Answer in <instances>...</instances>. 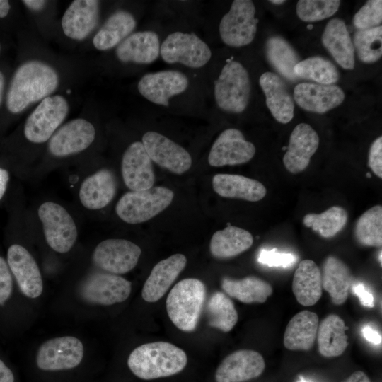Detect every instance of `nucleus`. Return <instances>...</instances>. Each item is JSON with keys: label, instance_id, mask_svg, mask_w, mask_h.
Listing matches in <instances>:
<instances>
[{"label": "nucleus", "instance_id": "f257e3e1", "mask_svg": "<svg viewBox=\"0 0 382 382\" xmlns=\"http://www.w3.org/2000/svg\"><path fill=\"white\" fill-rule=\"evenodd\" d=\"M59 78L50 65L38 60H29L15 71L6 95L8 110L18 114L31 104L42 100L57 88Z\"/></svg>", "mask_w": 382, "mask_h": 382}, {"label": "nucleus", "instance_id": "f03ea898", "mask_svg": "<svg viewBox=\"0 0 382 382\" xmlns=\"http://www.w3.org/2000/svg\"><path fill=\"white\" fill-rule=\"evenodd\" d=\"M185 352L166 342L144 344L129 354L127 364L137 377L150 380L174 375L187 364Z\"/></svg>", "mask_w": 382, "mask_h": 382}, {"label": "nucleus", "instance_id": "7ed1b4c3", "mask_svg": "<svg viewBox=\"0 0 382 382\" xmlns=\"http://www.w3.org/2000/svg\"><path fill=\"white\" fill-rule=\"evenodd\" d=\"M206 298L204 283L195 278L184 279L178 282L166 299L168 315L180 330L193 331L198 323Z\"/></svg>", "mask_w": 382, "mask_h": 382}, {"label": "nucleus", "instance_id": "20e7f679", "mask_svg": "<svg viewBox=\"0 0 382 382\" xmlns=\"http://www.w3.org/2000/svg\"><path fill=\"white\" fill-rule=\"evenodd\" d=\"M250 92V76L245 68L236 61L226 62L214 83L218 107L224 112L241 113L248 105Z\"/></svg>", "mask_w": 382, "mask_h": 382}, {"label": "nucleus", "instance_id": "39448f33", "mask_svg": "<svg viewBox=\"0 0 382 382\" xmlns=\"http://www.w3.org/2000/svg\"><path fill=\"white\" fill-rule=\"evenodd\" d=\"M173 197L171 190L161 186L130 191L120 197L115 211L125 222L139 224L151 219L167 208Z\"/></svg>", "mask_w": 382, "mask_h": 382}, {"label": "nucleus", "instance_id": "423d86ee", "mask_svg": "<svg viewBox=\"0 0 382 382\" xmlns=\"http://www.w3.org/2000/svg\"><path fill=\"white\" fill-rule=\"evenodd\" d=\"M69 110V103L61 95L44 98L25 121L23 129L25 138L35 144L47 141L63 122Z\"/></svg>", "mask_w": 382, "mask_h": 382}, {"label": "nucleus", "instance_id": "0eeeda50", "mask_svg": "<svg viewBox=\"0 0 382 382\" xmlns=\"http://www.w3.org/2000/svg\"><path fill=\"white\" fill-rule=\"evenodd\" d=\"M257 23L253 2L250 0H235L219 23L221 39L229 47H240L249 45L255 38Z\"/></svg>", "mask_w": 382, "mask_h": 382}, {"label": "nucleus", "instance_id": "6e6552de", "mask_svg": "<svg viewBox=\"0 0 382 382\" xmlns=\"http://www.w3.org/2000/svg\"><path fill=\"white\" fill-rule=\"evenodd\" d=\"M160 54L168 64L180 63L198 69L204 66L212 57L208 45L193 33L173 32L163 40Z\"/></svg>", "mask_w": 382, "mask_h": 382}, {"label": "nucleus", "instance_id": "1a4fd4ad", "mask_svg": "<svg viewBox=\"0 0 382 382\" xmlns=\"http://www.w3.org/2000/svg\"><path fill=\"white\" fill-rule=\"evenodd\" d=\"M38 216L49 246L57 253L69 252L77 238V228L69 213L57 203L46 202L40 206Z\"/></svg>", "mask_w": 382, "mask_h": 382}, {"label": "nucleus", "instance_id": "9d476101", "mask_svg": "<svg viewBox=\"0 0 382 382\" xmlns=\"http://www.w3.org/2000/svg\"><path fill=\"white\" fill-rule=\"evenodd\" d=\"M83 356V345L80 340L64 336L42 343L37 350L36 363L45 371L66 370L77 366Z\"/></svg>", "mask_w": 382, "mask_h": 382}, {"label": "nucleus", "instance_id": "9b49d317", "mask_svg": "<svg viewBox=\"0 0 382 382\" xmlns=\"http://www.w3.org/2000/svg\"><path fill=\"white\" fill-rule=\"evenodd\" d=\"M141 248L125 239H107L95 248L93 260L96 266L110 274H125L137 264Z\"/></svg>", "mask_w": 382, "mask_h": 382}, {"label": "nucleus", "instance_id": "f8f14e48", "mask_svg": "<svg viewBox=\"0 0 382 382\" xmlns=\"http://www.w3.org/2000/svg\"><path fill=\"white\" fill-rule=\"evenodd\" d=\"M141 143L151 161L173 173L183 174L192 166L189 152L158 132H146Z\"/></svg>", "mask_w": 382, "mask_h": 382}, {"label": "nucleus", "instance_id": "ddd939ff", "mask_svg": "<svg viewBox=\"0 0 382 382\" xmlns=\"http://www.w3.org/2000/svg\"><path fill=\"white\" fill-rule=\"evenodd\" d=\"M188 85V79L183 73L164 70L144 75L138 82L137 89L149 101L168 106L170 98L185 91Z\"/></svg>", "mask_w": 382, "mask_h": 382}, {"label": "nucleus", "instance_id": "4468645a", "mask_svg": "<svg viewBox=\"0 0 382 382\" xmlns=\"http://www.w3.org/2000/svg\"><path fill=\"white\" fill-rule=\"evenodd\" d=\"M255 154L254 144L245 140L240 130L228 128L214 141L208 156V162L215 167L238 165L250 161Z\"/></svg>", "mask_w": 382, "mask_h": 382}, {"label": "nucleus", "instance_id": "2eb2a0df", "mask_svg": "<svg viewBox=\"0 0 382 382\" xmlns=\"http://www.w3.org/2000/svg\"><path fill=\"white\" fill-rule=\"evenodd\" d=\"M94 126L83 118L74 119L58 129L50 139L49 151L54 156L64 157L86 149L94 141Z\"/></svg>", "mask_w": 382, "mask_h": 382}, {"label": "nucleus", "instance_id": "dca6fc26", "mask_svg": "<svg viewBox=\"0 0 382 382\" xmlns=\"http://www.w3.org/2000/svg\"><path fill=\"white\" fill-rule=\"evenodd\" d=\"M131 282L110 273H96L83 284L81 295L86 301L104 306L125 301L129 296Z\"/></svg>", "mask_w": 382, "mask_h": 382}, {"label": "nucleus", "instance_id": "f3484780", "mask_svg": "<svg viewBox=\"0 0 382 382\" xmlns=\"http://www.w3.org/2000/svg\"><path fill=\"white\" fill-rule=\"evenodd\" d=\"M7 262L21 292L31 299L40 296L43 290L41 273L27 249L18 244L11 245L7 252Z\"/></svg>", "mask_w": 382, "mask_h": 382}, {"label": "nucleus", "instance_id": "a211bd4d", "mask_svg": "<svg viewBox=\"0 0 382 382\" xmlns=\"http://www.w3.org/2000/svg\"><path fill=\"white\" fill-rule=\"evenodd\" d=\"M151 159L140 141L131 144L125 150L121 164L123 180L132 191L153 187L155 175Z\"/></svg>", "mask_w": 382, "mask_h": 382}, {"label": "nucleus", "instance_id": "6ab92c4d", "mask_svg": "<svg viewBox=\"0 0 382 382\" xmlns=\"http://www.w3.org/2000/svg\"><path fill=\"white\" fill-rule=\"evenodd\" d=\"M265 368L262 356L251 349H241L227 356L215 374L216 382H241L259 376Z\"/></svg>", "mask_w": 382, "mask_h": 382}, {"label": "nucleus", "instance_id": "aec40b11", "mask_svg": "<svg viewBox=\"0 0 382 382\" xmlns=\"http://www.w3.org/2000/svg\"><path fill=\"white\" fill-rule=\"evenodd\" d=\"M319 145V137L311 126L300 123L293 129L289 137L283 163L288 171L296 174L304 170Z\"/></svg>", "mask_w": 382, "mask_h": 382}, {"label": "nucleus", "instance_id": "412c9836", "mask_svg": "<svg viewBox=\"0 0 382 382\" xmlns=\"http://www.w3.org/2000/svg\"><path fill=\"white\" fill-rule=\"evenodd\" d=\"M100 1L75 0L64 12L61 24L64 35L74 40L86 38L96 28L99 18Z\"/></svg>", "mask_w": 382, "mask_h": 382}, {"label": "nucleus", "instance_id": "4be33fe9", "mask_svg": "<svg viewBox=\"0 0 382 382\" xmlns=\"http://www.w3.org/2000/svg\"><path fill=\"white\" fill-rule=\"evenodd\" d=\"M345 96L340 87L332 85L301 83L294 91V99L298 105L316 113H324L339 106Z\"/></svg>", "mask_w": 382, "mask_h": 382}, {"label": "nucleus", "instance_id": "5701e85b", "mask_svg": "<svg viewBox=\"0 0 382 382\" xmlns=\"http://www.w3.org/2000/svg\"><path fill=\"white\" fill-rule=\"evenodd\" d=\"M186 263L185 256L180 253L158 262L144 284L141 291L144 300L151 303L159 300L185 268Z\"/></svg>", "mask_w": 382, "mask_h": 382}, {"label": "nucleus", "instance_id": "b1692460", "mask_svg": "<svg viewBox=\"0 0 382 382\" xmlns=\"http://www.w3.org/2000/svg\"><path fill=\"white\" fill-rule=\"evenodd\" d=\"M160 41L156 33L151 30L132 33L116 48L117 59L124 63L149 64L160 54Z\"/></svg>", "mask_w": 382, "mask_h": 382}, {"label": "nucleus", "instance_id": "393cba45", "mask_svg": "<svg viewBox=\"0 0 382 382\" xmlns=\"http://www.w3.org/2000/svg\"><path fill=\"white\" fill-rule=\"evenodd\" d=\"M259 83L265 96L266 105L274 119L289 122L294 117V100L282 79L273 72L263 73Z\"/></svg>", "mask_w": 382, "mask_h": 382}, {"label": "nucleus", "instance_id": "a878e982", "mask_svg": "<svg viewBox=\"0 0 382 382\" xmlns=\"http://www.w3.org/2000/svg\"><path fill=\"white\" fill-rule=\"evenodd\" d=\"M117 183L113 173L103 168L86 178L79 190V199L84 207L96 210L106 207L113 199Z\"/></svg>", "mask_w": 382, "mask_h": 382}, {"label": "nucleus", "instance_id": "bb28decb", "mask_svg": "<svg viewBox=\"0 0 382 382\" xmlns=\"http://www.w3.org/2000/svg\"><path fill=\"white\" fill-rule=\"evenodd\" d=\"M322 44L343 69L354 67V48L343 20L334 18L326 25L321 37Z\"/></svg>", "mask_w": 382, "mask_h": 382}, {"label": "nucleus", "instance_id": "cd10ccee", "mask_svg": "<svg viewBox=\"0 0 382 382\" xmlns=\"http://www.w3.org/2000/svg\"><path fill=\"white\" fill-rule=\"evenodd\" d=\"M213 189L219 196L250 202L262 199L267 193L259 181L236 174L219 173L213 177Z\"/></svg>", "mask_w": 382, "mask_h": 382}, {"label": "nucleus", "instance_id": "c85d7f7f", "mask_svg": "<svg viewBox=\"0 0 382 382\" xmlns=\"http://www.w3.org/2000/svg\"><path fill=\"white\" fill-rule=\"evenodd\" d=\"M318 317L314 312L302 311L288 323L284 334V345L289 350H309L317 336Z\"/></svg>", "mask_w": 382, "mask_h": 382}, {"label": "nucleus", "instance_id": "c756f323", "mask_svg": "<svg viewBox=\"0 0 382 382\" xmlns=\"http://www.w3.org/2000/svg\"><path fill=\"white\" fill-rule=\"evenodd\" d=\"M292 291L299 303L304 306H313L321 298L320 270L313 260L299 263L294 274Z\"/></svg>", "mask_w": 382, "mask_h": 382}, {"label": "nucleus", "instance_id": "7c9ffc66", "mask_svg": "<svg viewBox=\"0 0 382 382\" xmlns=\"http://www.w3.org/2000/svg\"><path fill=\"white\" fill-rule=\"evenodd\" d=\"M137 25L134 16L125 10H118L111 14L96 33L93 39L94 47L100 51L118 46L134 30Z\"/></svg>", "mask_w": 382, "mask_h": 382}, {"label": "nucleus", "instance_id": "2f4dec72", "mask_svg": "<svg viewBox=\"0 0 382 382\" xmlns=\"http://www.w3.org/2000/svg\"><path fill=\"white\" fill-rule=\"evenodd\" d=\"M322 287L330 296L335 305L343 304L349 294L352 275L347 265L335 256L330 255L320 270Z\"/></svg>", "mask_w": 382, "mask_h": 382}, {"label": "nucleus", "instance_id": "473e14b6", "mask_svg": "<svg viewBox=\"0 0 382 382\" xmlns=\"http://www.w3.org/2000/svg\"><path fill=\"white\" fill-rule=\"evenodd\" d=\"M347 327L337 315L326 316L318 325L317 342L320 354L328 358L341 355L348 345Z\"/></svg>", "mask_w": 382, "mask_h": 382}, {"label": "nucleus", "instance_id": "72a5a7b5", "mask_svg": "<svg viewBox=\"0 0 382 382\" xmlns=\"http://www.w3.org/2000/svg\"><path fill=\"white\" fill-rule=\"evenodd\" d=\"M253 243L248 231L233 226L216 231L210 241V252L219 259L236 256L249 249Z\"/></svg>", "mask_w": 382, "mask_h": 382}, {"label": "nucleus", "instance_id": "f704fd0d", "mask_svg": "<svg viewBox=\"0 0 382 382\" xmlns=\"http://www.w3.org/2000/svg\"><path fill=\"white\" fill-rule=\"evenodd\" d=\"M221 286L230 296L245 303H264L272 294L267 282L254 276L241 279L224 277Z\"/></svg>", "mask_w": 382, "mask_h": 382}, {"label": "nucleus", "instance_id": "c9c22d12", "mask_svg": "<svg viewBox=\"0 0 382 382\" xmlns=\"http://www.w3.org/2000/svg\"><path fill=\"white\" fill-rule=\"evenodd\" d=\"M265 54L268 62L284 77L291 81L298 79L294 68L300 62L299 56L284 38L269 37L265 44Z\"/></svg>", "mask_w": 382, "mask_h": 382}, {"label": "nucleus", "instance_id": "e433bc0d", "mask_svg": "<svg viewBox=\"0 0 382 382\" xmlns=\"http://www.w3.org/2000/svg\"><path fill=\"white\" fill-rule=\"evenodd\" d=\"M347 221V213L339 206L331 207L320 214H307L303 219L306 227L311 228L325 238L334 237L345 226Z\"/></svg>", "mask_w": 382, "mask_h": 382}, {"label": "nucleus", "instance_id": "4c0bfd02", "mask_svg": "<svg viewBox=\"0 0 382 382\" xmlns=\"http://www.w3.org/2000/svg\"><path fill=\"white\" fill-rule=\"evenodd\" d=\"M209 325L223 332L233 329L238 321V313L232 301L224 293L214 292L207 304Z\"/></svg>", "mask_w": 382, "mask_h": 382}, {"label": "nucleus", "instance_id": "58836bf2", "mask_svg": "<svg viewBox=\"0 0 382 382\" xmlns=\"http://www.w3.org/2000/svg\"><path fill=\"white\" fill-rule=\"evenodd\" d=\"M354 236L361 245L381 247L382 245V207L376 205L364 212L354 227Z\"/></svg>", "mask_w": 382, "mask_h": 382}, {"label": "nucleus", "instance_id": "ea45409f", "mask_svg": "<svg viewBox=\"0 0 382 382\" xmlns=\"http://www.w3.org/2000/svg\"><path fill=\"white\" fill-rule=\"evenodd\" d=\"M297 78L311 80L322 85H330L339 79L336 66L329 60L320 57H313L300 61L294 68Z\"/></svg>", "mask_w": 382, "mask_h": 382}, {"label": "nucleus", "instance_id": "a19ab883", "mask_svg": "<svg viewBox=\"0 0 382 382\" xmlns=\"http://www.w3.org/2000/svg\"><path fill=\"white\" fill-rule=\"evenodd\" d=\"M353 45L361 62H377L382 56V27L359 30L354 33Z\"/></svg>", "mask_w": 382, "mask_h": 382}, {"label": "nucleus", "instance_id": "79ce46f5", "mask_svg": "<svg viewBox=\"0 0 382 382\" xmlns=\"http://www.w3.org/2000/svg\"><path fill=\"white\" fill-rule=\"evenodd\" d=\"M340 5L339 0H300L296 4V13L303 21H319L334 15Z\"/></svg>", "mask_w": 382, "mask_h": 382}, {"label": "nucleus", "instance_id": "37998d69", "mask_svg": "<svg viewBox=\"0 0 382 382\" xmlns=\"http://www.w3.org/2000/svg\"><path fill=\"white\" fill-rule=\"evenodd\" d=\"M381 21V0H369L366 1L353 18V23L359 30H366L376 27Z\"/></svg>", "mask_w": 382, "mask_h": 382}, {"label": "nucleus", "instance_id": "c03bdc74", "mask_svg": "<svg viewBox=\"0 0 382 382\" xmlns=\"http://www.w3.org/2000/svg\"><path fill=\"white\" fill-rule=\"evenodd\" d=\"M296 259L289 253H280L276 248L272 250L262 249L258 256V262L268 267H289L291 266Z\"/></svg>", "mask_w": 382, "mask_h": 382}, {"label": "nucleus", "instance_id": "a18cd8bd", "mask_svg": "<svg viewBox=\"0 0 382 382\" xmlns=\"http://www.w3.org/2000/svg\"><path fill=\"white\" fill-rule=\"evenodd\" d=\"M13 290V279L6 260L0 256V305L6 301Z\"/></svg>", "mask_w": 382, "mask_h": 382}, {"label": "nucleus", "instance_id": "49530a36", "mask_svg": "<svg viewBox=\"0 0 382 382\" xmlns=\"http://www.w3.org/2000/svg\"><path fill=\"white\" fill-rule=\"evenodd\" d=\"M369 166L374 173L382 178V137L371 144L369 152Z\"/></svg>", "mask_w": 382, "mask_h": 382}, {"label": "nucleus", "instance_id": "de8ad7c7", "mask_svg": "<svg viewBox=\"0 0 382 382\" xmlns=\"http://www.w3.org/2000/svg\"><path fill=\"white\" fill-rule=\"evenodd\" d=\"M352 291L359 297L361 304L372 308L374 306V298L369 291H367L362 283H358L352 286Z\"/></svg>", "mask_w": 382, "mask_h": 382}, {"label": "nucleus", "instance_id": "09e8293b", "mask_svg": "<svg viewBox=\"0 0 382 382\" xmlns=\"http://www.w3.org/2000/svg\"><path fill=\"white\" fill-rule=\"evenodd\" d=\"M362 334L365 339L375 345L381 343V335L374 329L369 326H365L362 329Z\"/></svg>", "mask_w": 382, "mask_h": 382}, {"label": "nucleus", "instance_id": "8fccbe9b", "mask_svg": "<svg viewBox=\"0 0 382 382\" xmlns=\"http://www.w3.org/2000/svg\"><path fill=\"white\" fill-rule=\"evenodd\" d=\"M14 376L11 369L0 359V382H13Z\"/></svg>", "mask_w": 382, "mask_h": 382}, {"label": "nucleus", "instance_id": "3c124183", "mask_svg": "<svg viewBox=\"0 0 382 382\" xmlns=\"http://www.w3.org/2000/svg\"><path fill=\"white\" fill-rule=\"evenodd\" d=\"M9 180L8 172L0 167V200L4 197Z\"/></svg>", "mask_w": 382, "mask_h": 382}, {"label": "nucleus", "instance_id": "603ef678", "mask_svg": "<svg viewBox=\"0 0 382 382\" xmlns=\"http://www.w3.org/2000/svg\"><path fill=\"white\" fill-rule=\"evenodd\" d=\"M22 2L28 8L33 11H40L46 5V1L42 0H24Z\"/></svg>", "mask_w": 382, "mask_h": 382}, {"label": "nucleus", "instance_id": "864d4df0", "mask_svg": "<svg viewBox=\"0 0 382 382\" xmlns=\"http://www.w3.org/2000/svg\"><path fill=\"white\" fill-rule=\"evenodd\" d=\"M343 382H371V381L364 372L357 371Z\"/></svg>", "mask_w": 382, "mask_h": 382}, {"label": "nucleus", "instance_id": "5fc2aeb1", "mask_svg": "<svg viewBox=\"0 0 382 382\" xmlns=\"http://www.w3.org/2000/svg\"><path fill=\"white\" fill-rule=\"evenodd\" d=\"M10 8L8 1L0 0V18H3L8 15Z\"/></svg>", "mask_w": 382, "mask_h": 382}, {"label": "nucleus", "instance_id": "6e6d98bb", "mask_svg": "<svg viewBox=\"0 0 382 382\" xmlns=\"http://www.w3.org/2000/svg\"><path fill=\"white\" fill-rule=\"evenodd\" d=\"M4 83H5L4 76L0 71V105L1 104L2 98H3Z\"/></svg>", "mask_w": 382, "mask_h": 382}, {"label": "nucleus", "instance_id": "4d7b16f0", "mask_svg": "<svg viewBox=\"0 0 382 382\" xmlns=\"http://www.w3.org/2000/svg\"><path fill=\"white\" fill-rule=\"evenodd\" d=\"M272 4H283L285 2V1H282V0H272V1H270Z\"/></svg>", "mask_w": 382, "mask_h": 382}, {"label": "nucleus", "instance_id": "13d9d810", "mask_svg": "<svg viewBox=\"0 0 382 382\" xmlns=\"http://www.w3.org/2000/svg\"><path fill=\"white\" fill-rule=\"evenodd\" d=\"M297 382H308L302 376H299Z\"/></svg>", "mask_w": 382, "mask_h": 382}, {"label": "nucleus", "instance_id": "bf43d9fd", "mask_svg": "<svg viewBox=\"0 0 382 382\" xmlns=\"http://www.w3.org/2000/svg\"><path fill=\"white\" fill-rule=\"evenodd\" d=\"M0 52H1V45H0Z\"/></svg>", "mask_w": 382, "mask_h": 382}]
</instances>
